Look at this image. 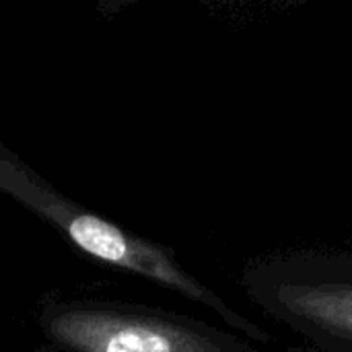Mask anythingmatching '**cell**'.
Masks as SVG:
<instances>
[{"label": "cell", "mask_w": 352, "mask_h": 352, "mask_svg": "<svg viewBox=\"0 0 352 352\" xmlns=\"http://www.w3.org/2000/svg\"><path fill=\"white\" fill-rule=\"evenodd\" d=\"M37 328L62 352H264L204 320L122 301H50L37 311Z\"/></svg>", "instance_id": "cell-3"}, {"label": "cell", "mask_w": 352, "mask_h": 352, "mask_svg": "<svg viewBox=\"0 0 352 352\" xmlns=\"http://www.w3.org/2000/svg\"><path fill=\"white\" fill-rule=\"evenodd\" d=\"M346 245H351V248H352V235L349 237V239H346Z\"/></svg>", "instance_id": "cell-4"}, {"label": "cell", "mask_w": 352, "mask_h": 352, "mask_svg": "<svg viewBox=\"0 0 352 352\" xmlns=\"http://www.w3.org/2000/svg\"><path fill=\"white\" fill-rule=\"evenodd\" d=\"M248 301L291 330L287 352H352V248L303 245L250 260L239 278Z\"/></svg>", "instance_id": "cell-2"}, {"label": "cell", "mask_w": 352, "mask_h": 352, "mask_svg": "<svg viewBox=\"0 0 352 352\" xmlns=\"http://www.w3.org/2000/svg\"><path fill=\"white\" fill-rule=\"evenodd\" d=\"M0 194L8 196L25 210L47 223L70 245H74L91 260L140 276L148 283L177 293L188 301L206 307L217 318H221L231 332L245 336L258 346L274 344V336L268 330L235 309L221 293L192 274L177 260L175 252L169 245L128 231L103 219L101 214L72 202L2 142Z\"/></svg>", "instance_id": "cell-1"}]
</instances>
